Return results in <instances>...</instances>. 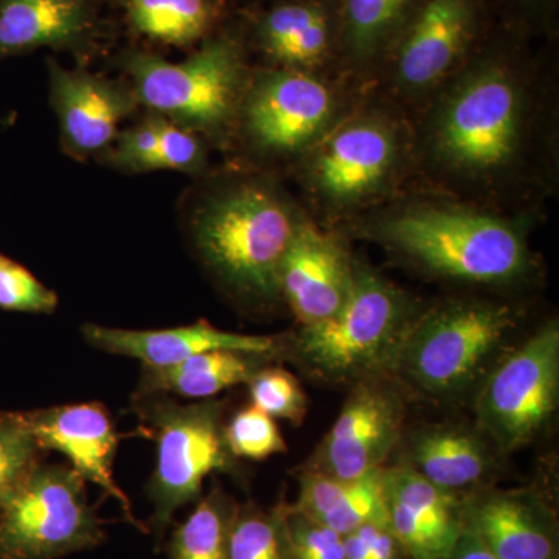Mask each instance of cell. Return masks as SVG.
Listing matches in <instances>:
<instances>
[{
	"instance_id": "obj_31",
	"label": "cell",
	"mask_w": 559,
	"mask_h": 559,
	"mask_svg": "<svg viewBox=\"0 0 559 559\" xmlns=\"http://www.w3.org/2000/svg\"><path fill=\"white\" fill-rule=\"evenodd\" d=\"M58 296L17 261L0 255V308L5 311L50 314Z\"/></svg>"
},
{
	"instance_id": "obj_13",
	"label": "cell",
	"mask_w": 559,
	"mask_h": 559,
	"mask_svg": "<svg viewBox=\"0 0 559 559\" xmlns=\"http://www.w3.org/2000/svg\"><path fill=\"white\" fill-rule=\"evenodd\" d=\"M355 385L308 469L342 480L359 479L384 468L399 444L406 414L399 392L380 378Z\"/></svg>"
},
{
	"instance_id": "obj_34",
	"label": "cell",
	"mask_w": 559,
	"mask_h": 559,
	"mask_svg": "<svg viewBox=\"0 0 559 559\" xmlns=\"http://www.w3.org/2000/svg\"><path fill=\"white\" fill-rule=\"evenodd\" d=\"M159 117L157 134V170H175L180 173H200L207 165V150L201 135L173 121Z\"/></svg>"
},
{
	"instance_id": "obj_15",
	"label": "cell",
	"mask_w": 559,
	"mask_h": 559,
	"mask_svg": "<svg viewBox=\"0 0 559 559\" xmlns=\"http://www.w3.org/2000/svg\"><path fill=\"white\" fill-rule=\"evenodd\" d=\"M356 261L344 242L305 219L280 271V297L300 326L314 325L341 311L355 283Z\"/></svg>"
},
{
	"instance_id": "obj_22",
	"label": "cell",
	"mask_w": 559,
	"mask_h": 559,
	"mask_svg": "<svg viewBox=\"0 0 559 559\" xmlns=\"http://www.w3.org/2000/svg\"><path fill=\"white\" fill-rule=\"evenodd\" d=\"M423 0H340V64L353 76L380 72Z\"/></svg>"
},
{
	"instance_id": "obj_16",
	"label": "cell",
	"mask_w": 559,
	"mask_h": 559,
	"mask_svg": "<svg viewBox=\"0 0 559 559\" xmlns=\"http://www.w3.org/2000/svg\"><path fill=\"white\" fill-rule=\"evenodd\" d=\"M39 450L60 452L70 468L84 481L97 485L119 502L124 516L143 530L132 514L130 498L114 479V460L120 436L108 411L98 403L66 404L35 412H24Z\"/></svg>"
},
{
	"instance_id": "obj_4",
	"label": "cell",
	"mask_w": 559,
	"mask_h": 559,
	"mask_svg": "<svg viewBox=\"0 0 559 559\" xmlns=\"http://www.w3.org/2000/svg\"><path fill=\"white\" fill-rule=\"evenodd\" d=\"M119 64L130 75L139 105L212 142L235 134L252 73L245 32L221 27L180 62L127 49Z\"/></svg>"
},
{
	"instance_id": "obj_36",
	"label": "cell",
	"mask_w": 559,
	"mask_h": 559,
	"mask_svg": "<svg viewBox=\"0 0 559 559\" xmlns=\"http://www.w3.org/2000/svg\"><path fill=\"white\" fill-rule=\"evenodd\" d=\"M443 559H498L480 543L474 533L463 525L462 535L454 544L450 554Z\"/></svg>"
},
{
	"instance_id": "obj_18",
	"label": "cell",
	"mask_w": 559,
	"mask_h": 559,
	"mask_svg": "<svg viewBox=\"0 0 559 559\" xmlns=\"http://www.w3.org/2000/svg\"><path fill=\"white\" fill-rule=\"evenodd\" d=\"M105 0H0V62L39 49L90 57L105 36Z\"/></svg>"
},
{
	"instance_id": "obj_32",
	"label": "cell",
	"mask_w": 559,
	"mask_h": 559,
	"mask_svg": "<svg viewBox=\"0 0 559 559\" xmlns=\"http://www.w3.org/2000/svg\"><path fill=\"white\" fill-rule=\"evenodd\" d=\"M285 520L293 559H345L344 536L333 528L293 506H285Z\"/></svg>"
},
{
	"instance_id": "obj_24",
	"label": "cell",
	"mask_w": 559,
	"mask_h": 559,
	"mask_svg": "<svg viewBox=\"0 0 559 559\" xmlns=\"http://www.w3.org/2000/svg\"><path fill=\"white\" fill-rule=\"evenodd\" d=\"M266 356L216 349L170 367H143L140 396L178 395L207 400L224 390L246 384L263 367Z\"/></svg>"
},
{
	"instance_id": "obj_7",
	"label": "cell",
	"mask_w": 559,
	"mask_h": 559,
	"mask_svg": "<svg viewBox=\"0 0 559 559\" xmlns=\"http://www.w3.org/2000/svg\"><path fill=\"white\" fill-rule=\"evenodd\" d=\"M516 312L488 300L448 301L411 323L395 369L433 396L469 388L513 326Z\"/></svg>"
},
{
	"instance_id": "obj_12",
	"label": "cell",
	"mask_w": 559,
	"mask_h": 559,
	"mask_svg": "<svg viewBox=\"0 0 559 559\" xmlns=\"http://www.w3.org/2000/svg\"><path fill=\"white\" fill-rule=\"evenodd\" d=\"M559 326L546 323L489 374L476 401L481 432L500 451L520 450L557 412Z\"/></svg>"
},
{
	"instance_id": "obj_1",
	"label": "cell",
	"mask_w": 559,
	"mask_h": 559,
	"mask_svg": "<svg viewBox=\"0 0 559 559\" xmlns=\"http://www.w3.org/2000/svg\"><path fill=\"white\" fill-rule=\"evenodd\" d=\"M525 36L500 27L423 105L414 157L459 201L518 207L551 183L554 92Z\"/></svg>"
},
{
	"instance_id": "obj_20",
	"label": "cell",
	"mask_w": 559,
	"mask_h": 559,
	"mask_svg": "<svg viewBox=\"0 0 559 559\" xmlns=\"http://www.w3.org/2000/svg\"><path fill=\"white\" fill-rule=\"evenodd\" d=\"M389 524L409 559H443L463 532L462 500L409 463L384 468Z\"/></svg>"
},
{
	"instance_id": "obj_30",
	"label": "cell",
	"mask_w": 559,
	"mask_h": 559,
	"mask_svg": "<svg viewBox=\"0 0 559 559\" xmlns=\"http://www.w3.org/2000/svg\"><path fill=\"white\" fill-rule=\"evenodd\" d=\"M224 439L234 457L264 460L288 451L275 419L252 404L224 426Z\"/></svg>"
},
{
	"instance_id": "obj_2",
	"label": "cell",
	"mask_w": 559,
	"mask_h": 559,
	"mask_svg": "<svg viewBox=\"0 0 559 559\" xmlns=\"http://www.w3.org/2000/svg\"><path fill=\"white\" fill-rule=\"evenodd\" d=\"M364 238L419 270L473 285L503 286L532 270L527 237L516 219L459 200H417L364 219Z\"/></svg>"
},
{
	"instance_id": "obj_5",
	"label": "cell",
	"mask_w": 559,
	"mask_h": 559,
	"mask_svg": "<svg viewBox=\"0 0 559 559\" xmlns=\"http://www.w3.org/2000/svg\"><path fill=\"white\" fill-rule=\"evenodd\" d=\"M412 131L392 106L348 110L299 160L301 187L326 215L377 204L415 160Z\"/></svg>"
},
{
	"instance_id": "obj_11",
	"label": "cell",
	"mask_w": 559,
	"mask_h": 559,
	"mask_svg": "<svg viewBox=\"0 0 559 559\" xmlns=\"http://www.w3.org/2000/svg\"><path fill=\"white\" fill-rule=\"evenodd\" d=\"M492 0H423L380 72L392 98L425 105L491 32Z\"/></svg>"
},
{
	"instance_id": "obj_21",
	"label": "cell",
	"mask_w": 559,
	"mask_h": 559,
	"mask_svg": "<svg viewBox=\"0 0 559 559\" xmlns=\"http://www.w3.org/2000/svg\"><path fill=\"white\" fill-rule=\"evenodd\" d=\"M81 333L92 347L110 355L138 359L143 367H170L216 349H231L272 359L285 348L275 337L230 333L215 329L207 322L167 330H123L87 323Z\"/></svg>"
},
{
	"instance_id": "obj_28",
	"label": "cell",
	"mask_w": 559,
	"mask_h": 559,
	"mask_svg": "<svg viewBox=\"0 0 559 559\" xmlns=\"http://www.w3.org/2000/svg\"><path fill=\"white\" fill-rule=\"evenodd\" d=\"M246 384L252 406L270 417L288 419L294 425H300L307 417V395L288 370L261 367Z\"/></svg>"
},
{
	"instance_id": "obj_14",
	"label": "cell",
	"mask_w": 559,
	"mask_h": 559,
	"mask_svg": "<svg viewBox=\"0 0 559 559\" xmlns=\"http://www.w3.org/2000/svg\"><path fill=\"white\" fill-rule=\"evenodd\" d=\"M47 69L50 102L66 153L83 160L108 150L119 135L120 121L138 108V97L130 84L84 69L62 68L51 58Z\"/></svg>"
},
{
	"instance_id": "obj_25",
	"label": "cell",
	"mask_w": 559,
	"mask_h": 559,
	"mask_svg": "<svg viewBox=\"0 0 559 559\" xmlns=\"http://www.w3.org/2000/svg\"><path fill=\"white\" fill-rule=\"evenodd\" d=\"M128 27L162 46H200L224 27L226 0H119Z\"/></svg>"
},
{
	"instance_id": "obj_8",
	"label": "cell",
	"mask_w": 559,
	"mask_h": 559,
	"mask_svg": "<svg viewBox=\"0 0 559 559\" xmlns=\"http://www.w3.org/2000/svg\"><path fill=\"white\" fill-rule=\"evenodd\" d=\"M347 110L322 73L252 69L235 132L261 159L299 162Z\"/></svg>"
},
{
	"instance_id": "obj_26",
	"label": "cell",
	"mask_w": 559,
	"mask_h": 559,
	"mask_svg": "<svg viewBox=\"0 0 559 559\" xmlns=\"http://www.w3.org/2000/svg\"><path fill=\"white\" fill-rule=\"evenodd\" d=\"M235 506L218 488L198 502L197 509L173 532L168 559H227Z\"/></svg>"
},
{
	"instance_id": "obj_27",
	"label": "cell",
	"mask_w": 559,
	"mask_h": 559,
	"mask_svg": "<svg viewBox=\"0 0 559 559\" xmlns=\"http://www.w3.org/2000/svg\"><path fill=\"white\" fill-rule=\"evenodd\" d=\"M227 559H293L285 506L272 510L246 506L235 509Z\"/></svg>"
},
{
	"instance_id": "obj_9",
	"label": "cell",
	"mask_w": 559,
	"mask_h": 559,
	"mask_svg": "<svg viewBox=\"0 0 559 559\" xmlns=\"http://www.w3.org/2000/svg\"><path fill=\"white\" fill-rule=\"evenodd\" d=\"M148 399L139 414L153 430L157 463L148 484L153 528L160 536L176 511L200 499L204 480L216 471L230 469L234 455L224 439L223 407L215 401L183 404L164 395Z\"/></svg>"
},
{
	"instance_id": "obj_10",
	"label": "cell",
	"mask_w": 559,
	"mask_h": 559,
	"mask_svg": "<svg viewBox=\"0 0 559 559\" xmlns=\"http://www.w3.org/2000/svg\"><path fill=\"white\" fill-rule=\"evenodd\" d=\"M72 468L36 465L0 506V558L58 559L92 549L102 522Z\"/></svg>"
},
{
	"instance_id": "obj_17",
	"label": "cell",
	"mask_w": 559,
	"mask_h": 559,
	"mask_svg": "<svg viewBox=\"0 0 559 559\" xmlns=\"http://www.w3.org/2000/svg\"><path fill=\"white\" fill-rule=\"evenodd\" d=\"M245 33L266 68L322 73L340 61V0H277Z\"/></svg>"
},
{
	"instance_id": "obj_19",
	"label": "cell",
	"mask_w": 559,
	"mask_h": 559,
	"mask_svg": "<svg viewBox=\"0 0 559 559\" xmlns=\"http://www.w3.org/2000/svg\"><path fill=\"white\" fill-rule=\"evenodd\" d=\"M463 525L498 559H559L554 510L532 491H480L462 500Z\"/></svg>"
},
{
	"instance_id": "obj_6",
	"label": "cell",
	"mask_w": 559,
	"mask_h": 559,
	"mask_svg": "<svg viewBox=\"0 0 559 559\" xmlns=\"http://www.w3.org/2000/svg\"><path fill=\"white\" fill-rule=\"evenodd\" d=\"M415 318L414 301L403 289L356 263L348 300L333 318L300 326L293 341L294 358L322 381L378 380L395 369Z\"/></svg>"
},
{
	"instance_id": "obj_29",
	"label": "cell",
	"mask_w": 559,
	"mask_h": 559,
	"mask_svg": "<svg viewBox=\"0 0 559 559\" xmlns=\"http://www.w3.org/2000/svg\"><path fill=\"white\" fill-rule=\"evenodd\" d=\"M39 451L24 414H0V506L38 465Z\"/></svg>"
},
{
	"instance_id": "obj_33",
	"label": "cell",
	"mask_w": 559,
	"mask_h": 559,
	"mask_svg": "<svg viewBox=\"0 0 559 559\" xmlns=\"http://www.w3.org/2000/svg\"><path fill=\"white\" fill-rule=\"evenodd\" d=\"M157 114H151L148 119L124 130L114 140V145L106 150L105 160L119 170L130 173H146L157 170Z\"/></svg>"
},
{
	"instance_id": "obj_23",
	"label": "cell",
	"mask_w": 559,
	"mask_h": 559,
	"mask_svg": "<svg viewBox=\"0 0 559 559\" xmlns=\"http://www.w3.org/2000/svg\"><path fill=\"white\" fill-rule=\"evenodd\" d=\"M489 460L487 444L477 433L436 426L415 433L407 463L430 484L455 496L487 477Z\"/></svg>"
},
{
	"instance_id": "obj_35",
	"label": "cell",
	"mask_w": 559,
	"mask_h": 559,
	"mask_svg": "<svg viewBox=\"0 0 559 559\" xmlns=\"http://www.w3.org/2000/svg\"><path fill=\"white\" fill-rule=\"evenodd\" d=\"M492 7L502 16L503 27L525 38L557 31L559 0H492Z\"/></svg>"
},
{
	"instance_id": "obj_3",
	"label": "cell",
	"mask_w": 559,
	"mask_h": 559,
	"mask_svg": "<svg viewBox=\"0 0 559 559\" xmlns=\"http://www.w3.org/2000/svg\"><path fill=\"white\" fill-rule=\"evenodd\" d=\"M305 219L274 180L242 173L198 202L191 238L205 266L231 293L267 305L282 299L280 271Z\"/></svg>"
}]
</instances>
